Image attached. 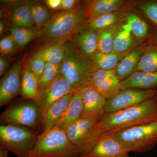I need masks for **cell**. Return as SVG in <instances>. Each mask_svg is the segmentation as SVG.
Returning a JSON list of instances; mask_svg holds the SVG:
<instances>
[{
  "label": "cell",
  "instance_id": "obj_1",
  "mask_svg": "<svg viewBox=\"0 0 157 157\" xmlns=\"http://www.w3.org/2000/svg\"><path fill=\"white\" fill-rule=\"evenodd\" d=\"M157 121V91L153 98L134 107L104 113L78 148L80 157L99 140L140 125Z\"/></svg>",
  "mask_w": 157,
  "mask_h": 157
},
{
  "label": "cell",
  "instance_id": "obj_2",
  "mask_svg": "<svg viewBox=\"0 0 157 157\" xmlns=\"http://www.w3.org/2000/svg\"><path fill=\"white\" fill-rule=\"evenodd\" d=\"M87 20L85 5L79 4L70 11H56L42 29L39 40L51 44H66L70 42Z\"/></svg>",
  "mask_w": 157,
  "mask_h": 157
},
{
  "label": "cell",
  "instance_id": "obj_3",
  "mask_svg": "<svg viewBox=\"0 0 157 157\" xmlns=\"http://www.w3.org/2000/svg\"><path fill=\"white\" fill-rule=\"evenodd\" d=\"M29 157H79L65 130L54 127L38 135Z\"/></svg>",
  "mask_w": 157,
  "mask_h": 157
},
{
  "label": "cell",
  "instance_id": "obj_4",
  "mask_svg": "<svg viewBox=\"0 0 157 157\" xmlns=\"http://www.w3.org/2000/svg\"><path fill=\"white\" fill-rule=\"evenodd\" d=\"M33 129L21 126L1 124V147L17 157H29L38 136Z\"/></svg>",
  "mask_w": 157,
  "mask_h": 157
},
{
  "label": "cell",
  "instance_id": "obj_5",
  "mask_svg": "<svg viewBox=\"0 0 157 157\" xmlns=\"http://www.w3.org/2000/svg\"><path fill=\"white\" fill-rule=\"evenodd\" d=\"M112 136L129 152L144 153L157 144V121L132 127Z\"/></svg>",
  "mask_w": 157,
  "mask_h": 157
},
{
  "label": "cell",
  "instance_id": "obj_6",
  "mask_svg": "<svg viewBox=\"0 0 157 157\" xmlns=\"http://www.w3.org/2000/svg\"><path fill=\"white\" fill-rule=\"evenodd\" d=\"M93 69L90 60L76 51L71 42L66 43L64 59L61 67V75L80 89L86 85Z\"/></svg>",
  "mask_w": 157,
  "mask_h": 157
},
{
  "label": "cell",
  "instance_id": "obj_7",
  "mask_svg": "<svg viewBox=\"0 0 157 157\" xmlns=\"http://www.w3.org/2000/svg\"><path fill=\"white\" fill-rule=\"evenodd\" d=\"M41 121L38 104L35 101H24L11 105L1 114V124L21 126L36 128Z\"/></svg>",
  "mask_w": 157,
  "mask_h": 157
},
{
  "label": "cell",
  "instance_id": "obj_8",
  "mask_svg": "<svg viewBox=\"0 0 157 157\" xmlns=\"http://www.w3.org/2000/svg\"><path fill=\"white\" fill-rule=\"evenodd\" d=\"M157 91L155 89L120 90L114 97L107 100L104 112H116L136 106L153 98Z\"/></svg>",
  "mask_w": 157,
  "mask_h": 157
},
{
  "label": "cell",
  "instance_id": "obj_9",
  "mask_svg": "<svg viewBox=\"0 0 157 157\" xmlns=\"http://www.w3.org/2000/svg\"><path fill=\"white\" fill-rule=\"evenodd\" d=\"M79 90L62 75L59 76L45 89L39 92L35 101L39 107L41 120L52 104L64 96L76 93Z\"/></svg>",
  "mask_w": 157,
  "mask_h": 157
},
{
  "label": "cell",
  "instance_id": "obj_10",
  "mask_svg": "<svg viewBox=\"0 0 157 157\" xmlns=\"http://www.w3.org/2000/svg\"><path fill=\"white\" fill-rule=\"evenodd\" d=\"M120 82L116 74L115 69L105 70L94 67L86 85L92 87L106 100H108L120 91Z\"/></svg>",
  "mask_w": 157,
  "mask_h": 157
},
{
  "label": "cell",
  "instance_id": "obj_11",
  "mask_svg": "<svg viewBox=\"0 0 157 157\" xmlns=\"http://www.w3.org/2000/svg\"><path fill=\"white\" fill-rule=\"evenodd\" d=\"M23 59L18 60L4 75L0 82V106L7 104L21 93Z\"/></svg>",
  "mask_w": 157,
  "mask_h": 157
},
{
  "label": "cell",
  "instance_id": "obj_12",
  "mask_svg": "<svg viewBox=\"0 0 157 157\" xmlns=\"http://www.w3.org/2000/svg\"><path fill=\"white\" fill-rule=\"evenodd\" d=\"M104 113V111H102L81 117L66 130L69 139L78 149Z\"/></svg>",
  "mask_w": 157,
  "mask_h": 157
},
{
  "label": "cell",
  "instance_id": "obj_13",
  "mask_svg": "<svg viewBox=\"0 0 157 157\" xmlns=\"http://www.w3.org/2000/svg\"><path fill=\"white\" fill-rule=\"evenodd\" d=\"M129 152L120 141L108 136L99 140L80 157H130Z\"/></svg>",
  "mask_w": 157,
  "mask_h": 157
},
{
  "label": "cell",
  "instance_id": "obj_14",
  "mask_svg": "<svg viewBox=\"0 0 157 157\" xmlns=\"http://www.w3.org/2000/svg\"><path fill=\"white\" fill-rule=\"evenodd\" d=\"M70 42L76 51L88 59L98 52L97 31L83 27Z\"/></svg>",
  "mask_w": 157,
  "mask_h": 157
},
{
  "label": "cell",
  "instance_id": "obj_15",
  "mask_svg": "<svg viewBox=\"0 0 157 157\" xmlns=\"http://www.w3.org/2000/svg\"><path fill=\"white\" fill-rule=\"evenodd\" d=\"M74 94H70L64 96L48 107L41 120L42 130L39 135L46 133L56 126L69 106Z\"/></svg>",
  "mask_w": 157,
  "mask_h": 157
},
{
  "label": "cell",
  "instance_id": "obj_16",
  "mask_svg": "<svg viewBox=\"0 0 157 157\" xmlns=\"http://www.w3.org/2000/svg\"><path fill=\"white\" fill-rule=\"evenodd\" d=\"M125 6V2L121 0H95L86 1L85 13L87 20L108 13L118 12Z\"/></svg>",
  "mask_w": 157,
  "mask_h": 157
},
{
  "label": "cell",
  "instance_id": "obj_17",
  "mask_svg": "<svg viewBox=\"0 0 157 157\" xmlns=\"http://www.w3.org/2000/svg\"><path fill=\"white\" fill-rule=\"evenodd\" d=\"M83 104L81 117L104 111L107 100L92 87L85 85L79 90Z\"/></svg>",
  "mask_w": 157,
  "mask_h": 157
},
{
  "label": "cell",
  "instance_id": "obj_18",
  "mask_svg": "<svg viewBox=\"0 0 157 157\" xmlns=\"http://www.w3.org/2000/svg\"><path fill=\"white\" fill-rule=\"evenodd\" d=\"M157 86V73L136 71L120 82V90L128 89H151Z\"/></svg>",
  "mask_w": 157,
  "mask_h": 157
},
{
  "label": "cell",
  "instance_id": "obj_19",
  "mask_svg": "<svg viewBox=\"0 0 157 157\" xmlns=\"http://www.w3.org/2000/svg\"><path fill=\"white\" fill-rule=\"evenodd\" d=\"M83 111V104L79 91L73 95L69 106L60 118L55 127L66 131L81 117Z\"/></svg>",
  "mask_w": 157,
  "mask_h": 157
},
{
  "label": "cell",
  "instance_id": "obj_20",
  "mask_svg": "<svg viewBox=\"0 0 157 157\" xmlns=\"http://www.w3.org/2000/svg\"><path fill=\"white\" fill-rule=\"evenodd\" d=\"M145 50L144 46L134 48L121 60L115 69L117 76L121 81L136 72L138 62Z\"/></svg>",
  "mask_w": 157,
  "mask_h": 157
},
{
  "label": "cell",
  "instance_id": "obj_21",
  "mask_svg": "<svg viewBox=\"0 0 157 157\" xmlns=\"http://www.w3.org/2000/svg\"><path fill=\"white\" fill-rule=\"evenodd\" d=\"M134 49L121 53L113 52L104 53L98 51L91 57L90 60L94 67L97 69L105 70H114L124 57Z\"/></svg>",
  "mask_w": 157,
  "mask_h": 157
},
{
  "label": "cell",
  "instance_id": "obj_22",
  "mask_svg": "<svg viewBox=\"0 0 157 157\" xmlns=\"http://www.w3.org/2000/svg\"><path fill=\"white\" fill-rule=\"evenodd\" d=\"M30 1L10 10V18L12 27L31 28L35 26L32 18Z\"/></svg>",
  "mask_w": 157,
  "mask_h": 157
},
{
  "label": "cell",
  "instance_id": "obj_23",
  "mask_svg": "<svg viewBox=\"0 0 157 157\" xmlns=\"http://www.w3.org/2000/svg\"><path fill=\"white\" fill-rule=\"evenodd\" d=\"M135 41L132 37L131 27L128 24L123 25L121 28H117L114 42L113 52L121 53L135 48Z\"/></svg>",
  "mask_w": 157,
  "mask_h": 157
},
{
  "label": "cell",
  "instance_id": "obj_24",
  "mask_svg": "<svg viewBox=\"0 0 157 157\" xmlns=\"http://www.w3.org/2000/svg\"><path fill=\"white\" fill-rule=\"evenodd\" d=\"M39 92L38 78L25 65L21 73V94L25 99L35 101Z\"/></svg>",
  "mask_w": 157,
  "mask_h": 157
},
{
  "label": "cell",
  "instance_id": "obj_25",
  "mask_svg": "<svg viewBox=\"0 0 157 157\" xmlns=\"http://www.w3.org/2000/svg\"><path fill=\"white\" fill-rule=\"evenodd\" d=\"M66 44H51L38 50L33 56L42 59L45 63L54 64L61 63L64 59Z\"/></svg>",
  "mask_w": 157,
  "mask_h": 157
},
{
  "label": "cell",
  "instance_id": "obj_26",
  "mask_svg": "<svg viewBox=\"0 0 157 157\" xmlns=\"http://www.w3.org/2000/svg\"><path fill=\"white\" fill-rule=\"evenodd\" d=\"M42 29L35 26L31 28L11 27L10 29V35L18 48H22L33 39L38 38Z\"/></svg>",
  "mask_w": 157,
  "mask_h": 157
},
{
  "label": "cell",
  "instance_id": "obj_27",
  "mask_svg": "<svg viewBox=\"0 0 157 157\" xmlns=\"http://www.w3.org/2000/svg\"><path fill=\"white\" fill-rule=\"evenodd\" d=\"M44 2L38 1L29 2L33 22L37 27L44 26L55 12L48 9Z\"/></svg>",
  "mask_w": 157,
  "mask_h": 157
},
{
  "label": "cell",
  "instance_id": "obj_28",
  "mask_svg": "<svg viewBox=\"0 0 157 157\" xmlns=\"http://www.w3.org/2000/svg\"><path fill=\"white\" fill-rule=\"evenodd\" d=\"M121 16L118 12L103 14L94 19L87 20L83 27L95 31L106 29L115 25Z\"/></svg>",
  "mask_w": 157,
  "mask_h": 157
},
{
  "label": "cell",
  "instance_id": "obj_29",
  "mask_svg": "<svg viewBox=\"0 0 157 157\" xmlns=\"http://www.w3.org/2000/svg\"><path fill=\"white\" fill-rule=\"evenodd\" d=\"M115 25L97 31L98 51L104 53L113 52V42L116 31Z\"/></svg>",
  "mask_w": 157,
  "mask_h": 157
},
{
  "label": "cell",
  "instance_id": "obj_30",
  "mask_svg": "<svg viewBox=\"0 0 157 157\" xmlns=\"http://www.w3.org/2000/svg\"><path fill=\"white\" fill-rule=\"evenodd\" d=\"M157 73V47L151 46L144 51L138 62L136 71Z\"/></svg>",
  "mask_w": 157,
  "mask_h": 157
},
{
  "label": "cell",
  "instance_id": "obj_31",
  "mask_svg": "<svg viewBox=\"0 0 157 157\" xmlns=\"http://www.w3.org/2000/svg\"><path fill=\"white\" fill-rule=\"evenodd\" d=\"M127 24L131 27L132 34L139 39H144L149 33V27L138 15L135 14H129L126 18Z\"/></svg>",
  "mask_w": 157,
  "mask_h": 157
},
{
  "label": "cell",
  "instance_id": "obj_32",
  "mask_svg": "<svg viewBox=\"0 0 157 157\" xmlns=\"http://www.w3.org/2000/svg\"><path fill=\"white\" fill-rule=\"evenodd\" d=\"M61 67V63L54 64L46 63L44 72L39 81V92L45 89L60 76Z\"/></svg>",
  "mask_w": 157,
  "mask_h": 157
},
{
  "label": "cell",
  "instance_id": "obj_33",
  "mask_svg": "<svg viewBox=\"0 0 157 157\" xmlns=\"http://www.w3.org/2000/svg\"><path fill=\"white\" fill-rule=\"evenodd\" d=\"M46 63L42 59L33 56L25 63L32 73L38 78L39 81L44 72Z\"/></svg>",
  "mask_w": 157,
  "mask_h": 157
},
{
  "label": "cell",
  "instance_id": "obj_34",
  "mask_svg": "<svg viewBox=\"0 0 157 157\" xmlns=\"http://www.w3.org/2000/svg\"><path fill=\"white\" fill-rule=\"evenodd\" d=\"M18 47L11 35H7L0 40L1 55L6 56L14 53Z\"/></svg>",
  "mask_w": 157,
  "mask_h": 157
},
{
  "label": "cell",
  "instance_id": "obj_35",
  "mask_svg": "<svg viewBox=\"0 0 157 157\" xmlns=\"http://www.w3.org/2000/svg\"><path fill=\"white\" fill-rule=\"evenodd\" d=\"M139 8L147 17L157 27V2H146L139 3Z\"/></svg>",
  "mask_w": 157,
  "mask_h": 157
},
{
  "label": "cell",
  "instance_id": "obj_36",
  "mask_svg": "<svg viewBox=\"0 0 157 157\" xmlns=\"http://www.w3.org/2000/svg\"><path fill=\"white\" fill-rule=\"evenodd\" d=\"M80 3V1L76 0H61L59 11H70L76 7Z\"/></svg>",
  "mask_w": 157,
  "mask_h": 157
},
{
  "label": "cell",
  "instance_id": "obj_37",
  "mask_svg": "<svg viewBox=\"0 0 157 157\" xmlns=\"http://www.w3.org/2000/svg\"><path fill=\"white\" fill-rule=\"evenodd\" d=\"M48 9L54 11L59 10L61 0H46L44 1Z\"/></svg>",
  "mask_w": 157,
  "mask_h": 157
},
{
  "label": "cell",
  "instance_id": "obj_38",
  "mask_svg": "<svg viewBox=\"0 0 157 157\" xmlns=\"http://www.w3.org/2000/svg\"><path fill=\"white\" fill-rule=\"evenodd\" d=\"M9 66V61L6 56L0 57V76H4Z\"/></svg>",
  "mask_w": 157,
  "mask_h": 157
},
{
  "label": "cell",
  "instance_id": "obj_39",
  "mask_svg": "<svg viewBox=\"0 0 157 157\" xmlns=\"http://www.w3.org/2000/svg\"><path fill=\"white\" fill-rule=\"evenodd\" d=\"M7 25L6 19H1L0 21V35L2 36L6 30Z\"/></svg>",
  "mask_w": 157,
  "mask_h": 157
},
{
  "label": "cell",
  "instance_id": "obj_40",
  "mask_svg": "<svg viewBox=\"0 0 157 157\" xmlns=\"http://www.w3.org/2000/svg\"><path fill=\"white\" fill-rule=\"evenodd\" d=\"M9 152L5 149L0 147V157H9Z\"/></svg>",
  "mask_w": 157,
  "mask_h": 157
},
{
  "label": "cell",
  "instance_id": "obj_41",
  "mask_svg": "<svg viewBox=\"0 0 157 157\" xmlns=\"http://www.w3.org/2000/svg\"><path fill=\"white\" fill-rule=\"evenodd\" d=\"M154 42L155 43V46L157 47V33L156 34L154 37Z\"/></svg>",
  "mask_w": 157,
  "mask_h": 157
}]
</instances>
